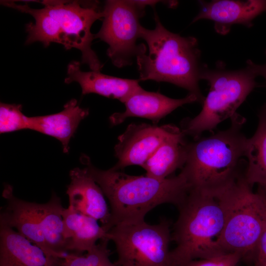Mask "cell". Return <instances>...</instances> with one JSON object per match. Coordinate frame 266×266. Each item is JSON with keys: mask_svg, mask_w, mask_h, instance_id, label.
<instances>
[{"mask_svg": "<svg viewBox=\"0 0 266 266\" xmlns=\"http://www.w3.org/2000/svg\"><path fill=\"white\" fill-rule=\"evenodd\" d=\"M81 162L102 190L109 202L111 228L117 224L144 221L155 207L169 203L177 207L188 195L191 187L184 175L159 179L145 175H131L111 168L102 170L94 166L86 156Z\"/></svg>", "mask_w": 266, "mask_h": 266, "instance_id": "1", "label": "cell"}, {"mask_svg": "<svg viewBox=\"0 0 266 266\" xmlns=\"http://www.w3.org/2000/svg\"><path fill=\"white\" fill-rule=\"evenodd\" d=\"M40 9L27 4L14 3L12 8L32 16L34 23L26 25L25 43L41 42L45 47L55 42L66 50L75 48L81 53V62L91 70L100 72L103 65L92 48L95 39L91 32L94 23L102 20L103 7L97 0H43Z\"/></svg>", "mask_w": 266, "mask_h": 266, "instance_id": "2", "label": "cell"}, {"mask_svg": "<svg viewBox=\"0 0 266 266\" xmlns=\"http://www.w3.org/2000/svg\"><path fill=\"white\" fill-rule=\"evenodd\" d=\"M231 120L229 129L188 143L181 172L191 190L219 195L244 175L241 165L247 138L241 128L245 120L237 114Z\"/></svg>", "mask_w": 266, "mask_h": 266, "instance_id": "3", "label": "cell"}, {"mask_svg": "<svg viewBox=\"0 0 266 266\" xmlns=\"http://www.w3.org/2000/svg\"><path fill=\"white\" fill-rule=\"evenodd\" d=\"M153 30L141 26L139 38L146 43V51L136 58L140 81L168 82L186 89L202 104L203 97L199 86L202 66L200 51L194 37L182 36L169 31L154 14Z\"/></svg>", "mask_w": 266, "mask_h": 266, "instance_id": "4", "label": "cell"}, {"mask_svg": "<svg viewBox=\"0 0 266 266\" xmlns=\"http://www.w3.org/2000/svg\"><path fill=\"white\" fill-rule=\"evenodd\" d=\"M228 192L215 195L191 190L177 207L171 234L176 246L171 251L176 266L226 254L219 242L227 215Z\"/></svg>", "mask_w": 266, "mask_h": 266, "instance_id": "5", "label": "cell"}, {"mask_svg": "<svg viewBox=\"0 0 266 266\" xmlns=\"http://www.w3.org/2000/svg\"><path fill=\"white\" fill-rule=\"evenodd\" d=\"M228 208L219 245L224 253L239 254L253 263L266 228V185L256 193L241 177L228 190Z\"/></svg>", "mask_w": 266, "mask_h": 266, "instance_id": "6", "label": "cell"}, {"mask_svg": "<svg viewBox=\"0 0 266 266\" xmlns=\"http://www.w3.org/2000/svg\"><path fill=\"white\" fill-rule=\"evenodd\" d=\"M257 76L248 62L245 68L234 70L202 66L200 79L209 83V90L200 113L182 121L183 133L197 139L202 132L212 130L221 122L233 118L256 87Z\"/></svg>", "mask_w": 266, "mask_h": 266, "instance_id": "7", "label": "cell"}, {"mask_svg": "<svg viewBox=\"0 0 266 266\" xmlns=\"http://www.w3.org/2000/svg\"><path fill=\"white\" fill-rule=\"evenodd\" d=\"M107 238L115 244L117 266H176L169 245L170 223L163 219L157 224L145 220L113 226Z\"/></svg>", "mask_w": 266, "mask_h": 266, "instance_id": "8", "label": "cell"}, {"mask_svg": "<svg viewBox=\"0 0 266 266\" xmlns=\"http://www.w3.org/2000/svg\"><path fill=\"white\" fill-rule=\"evenodd\" d=\"M147 6L145 0L104 2L102 24L94 36L108 44L107 55L117 67L131 65L138 55L147 51L145 44L136 43L141 27L140 19Z\"/></svg>", "mask_w": 266, "mask_h": 266, "instance_id": "9", "label": "cell"}, {"mask_svg": "<svg viewBox=\"0 0 266 266\" xmlns=\"http://www.w3.org/2000/svg\"><path fill=\"white\" fill-rule=\"evenodd\" d=\"M178 128L169 124L161 126L146 123L130 124L118 138L114 147L118 162L112 168L121 170L132 165L142 166Z\"/></svg>", "mask_w": 266, "mask_h": 266, "instance_id": "10", "label": "cell"}, {"mask_svg": "<svg viewBox=\"0 0 266 266\" xmlns=\"http://www.w3.org/2000/svg\"><path fill=\"white\" fill-rule=\"evenodd\" d=\"M70 183L66 194L68 207L101 223L107 231L111 229V216L100 187L88 173L86 167L70 171Z\"/></svg>", "mask_w": 266, "mask_h": 266, "instance_id": "11", "label": "cell"}, {"mask_svg": "<svg viewBox=\"0 0 266 266\" xmlns=\"http://www.w3.org/2000/svg\"><path fill=\"white\" fill-rule=\"evenodd\" d=\"M200 10L192 22L208 19L214 22L215 28L220 33H227L231 27L240 24L252 25L253 20L266 11V0H200Z\"/></svg>", "mask_w": 266, "mask_h": 266, "instance_id": "12", "label": "cell"}, {"mask_svg": "<svg viewBox=\"0 0 266 266\" xmlns=\"http://www.w3.org/2000/svg\"><path fill=\"white\" fill-rule=\"evenodd\" d=\"M2 196L6 203L0 212V226L14 228L32 243L57 257L47 247L42 234L40 220L41 203L18 199L13 195L12 187L8 184L4 186Z\"/></svg>", "mask_w": 266, "mask_h": 266, "instance_id": "13", "label": "cell"}, {"mask_svg": "<svg viewBox=\"0 0 266 266\" xmlns=\"http://www.w3.org/2000/svg\"><path fill=\"white\" fill-rule=\"evenodd\" d=\"M195 101L198 102V99L192 94L189 93L182 99H174L142 88L124 101V111L112 114L109 120L112 125H117L129 117H135L148 119L156 124L179 106Z\"/></svg>", "mask_w": 266, "mask_h": 266, "instance_id": "14", "label": "cell"}, {"mask_svg": "<svg viewBox=\"0 0 266 266\" xmlns=\"http://www.w3.org/2000/svg\"><path fill=\"white\" fill-rule=\"evenodd\" d=\"M139 79H131L104 74L95 71H84L79 62L73 61L67 66L65 82H77L82 94H97L103 97L124 101L132 95L141 90Z\"/></svg>", "mask_w": 266, "mask_h": 266, "instance_id": "15", "label": "cell"}, {"mask_svg": "<svg viewBox=\"0 0 266 266\" xmlns=\"http://www.w3.org/2000/svg\"><path fill=\"white\" fill-rule=\"evenodd\" d=\"M62 260L14 229L0 226V266H61Z\"/></svg>", "mask_w": 266, "mask_h": 266, "instance_id": "16", "label": "cell"}, {"mask_svg": "<svg viewBox=\"0 0 266 266\" xmlns=\"http://www.w3.org/2000/svg\"><path fill=\"white\" fill-rule=\"evenodd\" d=\"M89 113L88 108H82L75 99L68 101L60 112L40 116L29 117L28 129L52 136L62 144L63 151L67 153L70 138L80 122Z\"/></svg>", "mask_w": 266, "mask_h": 266, "instance_id": "17", "label": "cell"}, {"mask_svg": "<svg viewBox=\"0 0 266 266\" xmlns=\"http://www.w3.org/2000/svg\"><path fill=\"white\" fill-rule=\"evenodd\" d=\"M63 217L65 234L68 241V251L78 254L83 252L87 253L96 246L98 240L107 239L108 231L95 218L68 207L64 208Z\"/></svg>", "mask_w": 266, "mask_h": 266, "instance_id": "18", "label": "cell"}, {"mask_svg": "<svg viewBox=\"0 0 266 266\" xmlns=\"http://www.w3.org/2000/svg\"><path fill=\"white\" fill-rule=\"evenodd\" d=\"M178 128L169 136L155 153L142 165L147 176L164 179L185 164L188 142Z\"/></svg>", "mask_w": 266, "mask_h": 266, "instance_id": "19", "label": "cell"}, {"mask_svg": "<svg viewBox=\"0 0 266 266\" xmlns=\"http://www.w3.org/2000/svg\"><path fill=\"white\" fill-rule=\"evenodd\" d=\"M61 199L53 193L50 200L41 203L40 220L41 231L49 250L56 256L62 259L68 251V241L65 234Z\"/></svg>", "mask_w": 266, "mask_h": 266, "instance_id": "20", "label": "cell"}, {"mask_svg": "<svg viewBox=\"0 0 266 266\" xmlns=\"http://www.w3.org/2000/svg\"><path fill=\"white\" fill-rule=\"evenodd\" d=\"M245 157L248 160L244 174L246 181L251 186L266 185V104L259 113L255 133L246 139Z\"/></svg>", "mask_w": 266, "mask_h": 266, "instance_id": "21", "label": "cell"}, {"mask_svg": "<svg viewBox=\"0 0 266 266\" xmlns=\"http://www.w3.org/2000/svg\"><path fill=\"white\" fill-rule=\"evenodd\" d=\"M107 239L100 240L99 244L85 255L70 253L66 254L61 266H101L110 261V251L108 248Z\"/></svg>", "mask_w": 266, "mask_h": 266, "instance_id": "22", "label": "cell"}, {"mask_svg": "<svg viewBox=\"0 0 266 266\" xmlns=\"http://www.w3.org/2000/svg\"><path fill=\"white\" fill-rule=\"evenodd\" d=\"M21 104L0 102V133H11L28 129V118L22 112Z\"/></svg>", "mask_w": 266, "mask_h": 266, "instance_id": "23", "label": "cell"}, {"mask_svg": "<svg viewBox=\"0 0 266 266\" xmlns=\"http://www.w3.org/2000/svg\"><path fill=\"white\" fill-rule=\"evenodd\" d=\"M241 260L240 255L236 253H230L210 259L195 260L186 266H236Z\"/></svg>", "mask_w": 266, "mask_h": 266, "instance_id": "24", "label": "cell"}, {"mask_svg": "<svg viewBox=\"0 0 266 266\" xmlns=\"http://www.w3.org/2000/svg\"><path fill=\"white\" fill-rule=\"evenodd\" d=\"M253 266H266V228L258 243Z\"/></svg>", "mask_w": 266, "mask_h": 266, "instance_id": "25", "label": "cell"}, {"mask_svg": "<svg viewBox=\"0 0 266 266\" xmlns=\"http://www.w3.org/2000/svg\"><path fill=\"white\" fill-rule=\"evenodd\" d=\"M257 76L263 77L266 82V63L264 65H257L251 61H248Z\"/></svg>", "mask_w": 266, "mask_h": 266, "instance_id": "26", "label": "cell"}, {"mask_svg": "<svg viewBox=\"0 0 266 266\" xmlns=\"http://www.w3.org/2000/svg\"><path fill=\"white\" fill-rule=\"evenodd\" d=\"M101 266H117L115 263H112L111 261H109Z\"/></svg>", "mask_w": 266, "mask_h": 266, "instance_id": "27", "label": "cell"}]
</instances>
